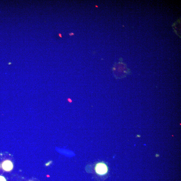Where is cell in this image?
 <instances>
[{
  "instance_id": "cell-1",
  "label": "cell",
  "mask_w": 181,
  "mask_h": 181,
  "mask_svg": "<svg viewBox=\"0 0 181 181\" xmlns=\"http://www.w3.org/2000/svg\"><path fill=\"white\" fill-rule=\"evenodd\" d=\"M95 170L97 174L102 176L107 173L108 172V167L107 165L104 163L100 162L96 165Z\"/></svg>"
},
{
  "instance_id": "cell-2",
  "label": "cell",
  "mask_w": 181,
  "mask_h": 181,
  "mask_svg": "<svg viewBox=\"0 0 181 181\" xmlns=\"http://www.w3.org/2000/svg\"><path fill=\"white\" fill-rule=\"evenodd\" d=\"M3 169L6 172H10L13 169V164L11 161L7 160L4 161L2 164Z\"/></svg>"
},
{
  "instance_id": "cell-3",
  "label": "cell",
  "mask_w": 181,
  "mask_h": 181,
  "mask_svg": "<svg viewBox=\"0 0 181 181\" xmlns=\"http://www.w3.org/2000/svg\"><path fill=\"white\" fill-rule=\"evenodd\" d=\"M0 181H7V180L3 176H0Z\"/></svg>"
}]
</instances>
